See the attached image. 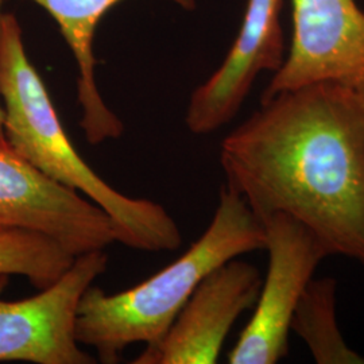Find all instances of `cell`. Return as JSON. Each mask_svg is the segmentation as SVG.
<instances>
[{"mask_svg": "<svg viewBox=\"0 0 364 364\" xmlns=\"http://www.w3.org/2000/svg\"><path fill=\"white\" fill-rule=\"evenodd\" d=\"M225 185L260 221H299L326 255L364 266V84L316 82L266 100L220 144Z\"/></svg>", "mask_w": 364, "mask_h": 364, "instance_id": "1", "label": "cell"}, {"mask_svg": "<svg viewBox=\"0 0 364 364\" xmlns=\"http://www.w3.org/2000/svg\"><path fill=\"white\" fill-rule=\"evenodd\" d=\"M0 96L6 141L53 180L103 209L114 223L117 243L147 252L180 248L181 230L164 205L120 193L78 154L45 82L27 57L13 14L0 15Z\"/></svg>", "mask_w": 364, "mask_h": 364, "instance_id": "2", "label": "cell"}, {"mask_svg": "<svg viewBox=\"0 0 364 364\" xmlns=\"http://www.w3.org/2000/svg\"><path fill=\"white\" fill-rule=\"evenodd\" d=\"M266 247V231L246 200L225 183L212 221L189 250L129 290L108 294L91 285L80 299L76 338L99 362L114 364L131 344L162 338L201 281L218 267Z\"/></svg>", "mask_w": 364, "mask_h": 364, "instance_id": "3", "label": "cell"}, {"mask_svg": "<svg viewBox=\"0 0 364 364\" xmlns=\"http://www.w3.org/2000/svg\"><path fill=\"white\" fill-rule=\"evenodd\" d=\"M107 266L105 250L87 252L38 294L21 301L0 299V362L96 363L76 338V318L82 294ZM7 282L9 275L0 274V294Z\"/></svg>", "mask_w": 364, "mask_h": 364, "instance_id": "4", "label": "cell"}, {"mask_svg": "<svg viewBox=\"0 0 364 364\" xmlns=\"http://www.w3.org/2000/svg\"><path fill=\"white\" fill-rule=\"evenodd\" d=\"M0 227L45 235L75 258L117 243L111 218L0 141Z\"/></svg>", "mask_w": 364, "mask_h": 364, "instance_id": "5", "label": "cell"}, {"mask_svg": "<svg viewBox=\"0 0 364 364\" xmlns=\"http://www.w3.org/2000/svg\"><path fill=\"white\" fill-rule=\"evenodd\" d=\"M269 267L255 312L228 355L231 364H275L289 352L293 314L326 250L299 221L282 213L262 220Z\"/></svg>", "mask_w": 364, "mask_h": 364, "instance_id": "6", "label": "cell"}, {"mask_svg": "<svg viewBox=\"0 0 364 364\" xmlns=\"http://www.w3.org/2000/svg\"><path fill=\"white\" fill-rule=\"evenodd\" d=\"M293 38L284 64L262 93L316 82L364 84V11L355 0H291Z\"/></svg>", "mask_w": 364, "mask_h": 364, "instance_id": "7", "label": "cell"}, {"mask_svg": "<svg viewBox=\"0 0 364 364\" xmlns=\"http://www.w3.org/2000/svg\"><path fill=\"white\" fill-rule=\"evenodd\" d=\"M262 281L254 264L228 260L201 281L165 335L132 363H216L236 320L255 305Z\"/></svg>", "mask_w": 364, "mask_h": 364, "instance_id": "8", "label": "cell"}, {"mask_svg": "<svg viewBox=\"0 0 364 364\" xmlns=\"http://www.w3.org/2000/svg\"><path fill=\"white\" fill-rule=\"evenodd\" d=\"M284 0H247L239 33L218 70L191 95L185 124L207 135L228 124L262 72H277L285 61L281 23Z\"/></svg>", "mask_w": 364, "mask_h": 364, "instance_id": "9", "label": "cell"}, {"mask_svg": "<svg viewBox=\"0 0 364 364\" xmlns=\"http://www.w3.org/2000/svg\"><path fill=\"white\" fill-rule=\"evenodd\" d=\"M45 9L63 34L77 63V100L82 115L80 126L90 144L117 139L124 132L122 120L105 105L96 84L95 33L99 22L122 0H33ZM193 10L195 0H170Z\"/></svg>", "mask_w": 364, "mask_h": 364, "instance_id": "10", "label": "cell"}, {"mask_svg": "<svg viewBox=\"0 0 364 364\" xmlns=\"http://www.w3.org/2000/svg\"><path fill=\"white\" fill-rule=\"evenodd\" d=\"M333 278H312L299 299L291 331L306 344L318 364H364V358L346 343L336 317Z\"/></svg>", "mask_w": 364, "mask_h": 364, "instance_id": "11", "label": "cell"}, {"mask_svg": "<svg viewBox=\"0 0 364 364\" xmlns=\"http://www.w3.org/2000/svg\"><path fill=\"white\" fill-rule=\"evenodd\" d=\"M75 257L45 235L0 227V274H16L42 290L58 281Z\"/></svg>", "mask_w": 364, "mask_h": 364, "instance_id": "12", "label": "cell"}, {"mask_svg": "<svg viewBox=\"0 0 364 364\" xmlns=\"http://www.w3.org/2000/svg\"><path fill=\"white\" fill-rule=\"evenodd\" d=\"M1 1L3 0H0V7H1ZM0 141H6V136H4V109H3V105H0Z\"/></svg>", "mask_w": 364, "mask_h": 364, "instance_id": "13", "label": "cell"}]
</instances>
